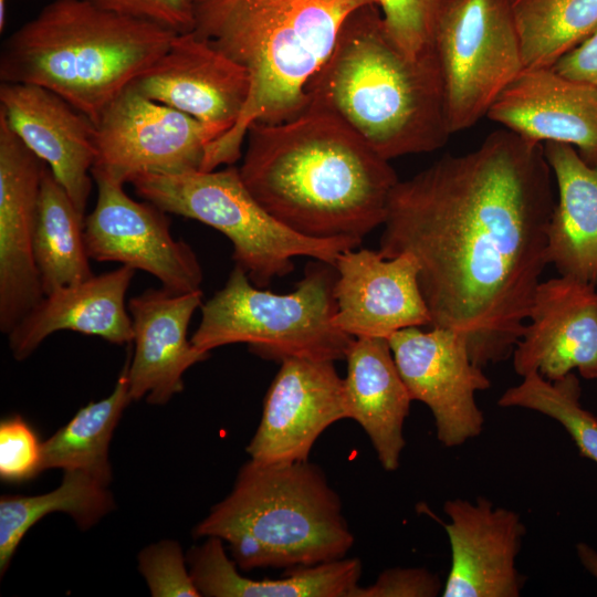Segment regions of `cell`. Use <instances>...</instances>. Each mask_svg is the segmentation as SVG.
I'll return each mask as SVG.
<instances>
[{"mask_svg": "<svg viewBox=\"0 0 597 597\" xmlns=\"http://www.w3.org/2000/svg\"><path fill=\"white\" fill-rule=\"evenodd\" d=\"M543 146L558 193L547 230L548 262L559 275L596 285L597 164L585 161L570 145Z\"/></svg>", "mask_w": 597, "mask_h": 597, "instance_id": "24", "label": "cell"}, {"mask_svg": "<svg viewBox=\"0 0 597 597\" xmlns=\"http://www.w3.org/2000/svg\"><path fill=\"white\" fill-rule=\"evenodd\" d=\"M334 265L315 260L295 289L276 294L255 286L234 264L224 286L201 305L190 341L200 350L243 343L270 360L345 358L354 337L334 325L337 312Z\"/></svg>", "mask_w": 597, "mask_h": 597, "instance_id": "7", "label": "cell"}, {"mask_svg": "<svg viewBox=\"0 0 597 597\" xmlns=\"http://www.w3.org/2000/svg\"><path fill=\"white\" fill-rule=\"evenodd\" d=\"M524 69L552 67L597 30V0H512Z\"/></svg>", "mask_w": 597, "mask_h": 597, "instance_id": "29", "label": "cell"}, {"mask_svg": "<svg viewBox=\"0 0 597 597\" xmlns=\"http://www.w3.org/2000/svg\"><path fill=\"white\" fill-rule=\"evenodd\" d=\"M42 443L20 416L6 418L0 423V476L4 481L21 482L41 471Z\"/></svg>", "mask_w": 597, "mask_h": 597, "instance_id": "33", "label": "cell"}, {"mask_svg": "<svg viewBox=\"0 0 597 597\" xmlns=\"http://www.w3.org/2000/svg\"><path fill=\"white\" fill-rule=\"evenodd\" d=\"M486 116L524 138L570 145L585 161L597 164V86L553 67L524 69Z\"/></svg>", "mask_w": 597, "mask_h": 597, "instance_id": "21", "label": "cell"}, {"mask_svg": "<svg viewBox=\"0 0 597 597\" xmlns=\"http://www.w3.org/2000/svg\"><path fill=\"white\" fill-rule=\"evenodd\" d=\"M240 176L279 221L316 239H359L383 226L399 181L379 156L335 116L306 107L247 132Z\"/></svg>", "mask_w": 597, "mask_h": 597, "instance_id": "2", "label": "cell"}, {"mask_svg": "<svg viewBox=\"0 0 597 597\" xmlns=\"http://www.w3.org/2000/svg\"><path fill=\"white\" fill-rule=\"evenodd\" d=\"M130 184L136 195L166 213L200 221L232 243L233 261L258 287L294 270L293 259L310 256L335 266L359 239H316L279 221L251 195L239 167L180 174H143Z\"/></svg>", "mask_w": 597, "mask_h": 597, "instance_id": "8", "label": "cell"}, {"mask_svg": "<svg viewBox=\"0 0 597 597\" xmlns=\"http://www.w3.org/2000/svg\"><path fill=\"white\" fill-rule=\"evenodd\" d=\"M118 14L142 19L176 33L195 29L193 0H87Z\"/></svg>", "mask_w": 597, "mask_h": 597, "instance_id": "34", "label": "cell"}, {"mask_svg": "<svg viewBox=\"0 0 597 597\" xmlns=\"http://www.w3.org/2000/svg\"><path fill=\"white\" fill-rule=\"evenodd\" d=\"M434 50L450 132L468 129L524 70L512 0H451Z\"/></svg>", "mask_w": 597, "mask_h": 597, "instance_id": "9", "label": "cell"}, {"mask_svg": "<svg viewBox=\"0 0 597 597\" xmlns=\"http://www.w3.org/2000/svg\"><path fill=\"white\" fill-rule=\"evenodd\" d=\"M335 269L334 325L346 334L388 338L406 327L431 325L411 254L385 258L379 251L354 248L338 255Z\"/></svg>", "mask_w": 597, "mask_h": 597, "instance_id": "17", "label": "cell"}, {"mask_svg": "<svg viewBox=\"0 0 597 597\" xmlns=\"http://www.w3.org/2000/svg\"><path fill=\"white\" fill-rule=\"evenodd\" d=\"M130 86L196 118L219 139L243 112L250 76L243 66L190 31L177 33L166 52Z\"/></svg>", "mask_w": 597, "mask_h": 597, "instance_id": "15", "label": "cell"}, {"mask_svg": "<svg viewBox=\"0 0 597 597\" xmlns=\"http://www.w3.org/2000/svg\"><path fill=\"white\" fill-rule=\"evenodd\" d=\"M193 32L243 66L250 94L235 125L206 151L201 171L233 165L253 123L277 124L307 105L305 87L347 18L375 0H193Z\"/></svg>", "mask_w": 597, "mask_h": 597, "instance_id": "3", "label": "cell"}, {"mask_svg": "<svg viewBox=\"0 0 597 597\" xmlns=\"http://www.w3.org/2000/svg\"><path fill=\"white\" fill-rule=\"evenodd\" d=\"M186 562L187 558L175 541H160L144 548L138 556V568L151 596L200 597Z\"/></svg>", "mask_w": 597, "mask_h": 597, "instance_id": "32", "label": "cell"}, {"mask_svg": "<svg viewBox=\"0 0 597 597\" xmlns=\"http://www.w3.org/2000/svg\"><path fill=\"white\" fill-rule=\"evenodd\" d=\"M130 401L125 363L111 395L82 407L65 426L42 442L41 471H84L108 484L112 479L109 443Z\"/></svg>", "mask_w": 597, "mask_h": 597, "instance_id": "28", "label": "cell"}, {"mask_svg": "<svg viewBox=\"0 0 597 597\" xmlns=\"http://www.w3.org/2000/svg\"><path fill=\"white\" fill-rule=\"evenodd\" d=\"M524 332L513 352L517 375L556 380L577 369L597 379V291L559 275L538 284Z\"/></svg>", "mask_w": 597, "mask_h": 597, "instance_id": "16", "label": "cell"}, {"mask_svg": "<svg viewBox=\"0 0 597 597\" xmlns=\"http://www.w3.org/2000/svg\"><path fill=\"white\" fill-rule=\"evenodd\" d=\"M576 553L582 566L597 580V551L579 542L576 544Z\"/></svg>", "mask_w": 597, "mask_h": 597, "instance_id": "37", "label": "cell"}, {"mask_svg": "<svg viewBox=\"0 0 597 597\" xmlns=\"http://www.w3.org/2000/svg\"><path fill=\"white\" fill-rule=\"evenodd\" d=\"M135 271L121 265L44 295L8 334L13 357L25 359L48 336L63 329L98 336L116 345L133 343L125 297Z\"/></svg>", "mask_w": 597, "mask_h": 597, "instance_id": "22", "label": "cell"}, {"mask_svg": "<svg viewBox=\"0 0 597 597\" xmlns=\"http://www.w3.org/2000/svg\"><path fill=\"white\" fill-rule=\"evenodd\" d=\"M554 205L543 144L498 129L396 184L378 251L417 260L431 326L461 333L483 368L510 358L524 332Z\"/></svg>", "mask_w": 597, "mask_h": 597, "instance_id": "1", "label": "cell"}, {"mask_svg": "<svg viewBox=\"0 0 597 597\" xmlns=\"http://www.w3.org/2000/svg\"><path fill=\"white\" fill-rule=\"evenodd\" d=\"M0 112L48 165L85 220L96 158L94 122L60 95L33 84L1 82Z\"/></svg>", "mask_w": 597, "mask_h": 597, "instance_id": "19", "label": "cell"}, {"mask_svg": "<svg viewBox=\"0 0 597 597\" xmlns=\"http://www.w3.org/2000/svg\"><path fill=\"white\" fill-rule=\"evenodd\" d=\"M107 483L84 471H64L60 486L39 495H2L0 499V573L7 570L25 533L53 512L70 514L86 530L108 513L113 496Z\"/></svg>", "mask_w": 597, "mask_h": 597, "instance_id": "27", "label": "cell"}, {"mask_svg": "<svg viewBox=\"0 0 597 597\" xmlns=\"http://www.w3.org/2000/svg\"><path fill=\"white\" fill-rule=\"evenodd\" d=\"M582 389L574 373L548 380L537 373L506 389L500 407H519L541 412L558 421L575 442L579 454L597 463V417L580 405Z\"/></svg>", "mask_w": 597, "mask_h": 597, "instance_id": "30", "label": "cell"}, {"mask_svg": "<svg viewBox=\"0 0 597 597\" xmlns=\"http://www.w3.org/2000/svg\"><path fill=\"white\" fill-rule=\"evenodd\" d=\"M46 167L0 112V329L6 335L44 297L34 232Z\"/></svg>", "mask_w": 597, "mask_h": 597, "instance_id": "13", "label": "cell"}, {"mask_svg": "<svg viewBox=\"0 0 597 597\" xmlns=\"http://www.w3.org/2000/svg\"><path fill=\"white\" fill-rule=\"evenodd\" d=\"M305 94L306 107L335 116L387 160L433 151L451 135L437 54L408 56L376 3L347 18Z\"/></svg>", "mask_w": 597, "mask_h": 597, "instance_id": "4", "label": "cell"}, {"mask_svg": "<svg viewBox=\"0 0 597 597\" xmlns=\"http://www.w3.org/2000/svg\"><path fill=\"white\" fill-rule=\"evenodd\" d=\"M216 139L217 134L196 118L129 85L96 123L92 170L122 184L143 174L201 170Z\"/></svg>", "mask_w": 597, "mask_h": 597, "instance_id": "10", "label": "cell"}, {"mask_svg": "<svg viewBox=\"0 0 597 597\" xmlns=\"http://www.w3.org/2000/svg\"><path fill=\"white\" fill-rule=\"evenodd\" d=\"M176 34L87 0H53L4 40L0 81L50 90L96 125Z\"/></svg>", "mask_w": 597, "mask_h": 597, "instance_id": "5", "label": "cell"}, {"mask_svg": "<svg viewBox=\"0 0 597 597\" xmlns=\"http://www.w3.org/2000/svg\"><path fill=\"white\" fill-rule=\"evenodd\" d=\"M197 537H218L243 570L295 568L346 557L354 535L337 492L307 461L261 463L250 459L231 492L196 526Z\"/></svg>", "mask_w": 597, "mask_h": 597, "instance_id": "6", "label": "cell"}, {"mask_svg": "<svg viewBox=\"0 0 597 597\" xmlns=\"http://www.w3.org/2000/svg\"><path fill=\"white\" fill-rule=\"evenodd\" d=\"M345 418L344 379L334 362L286 358L265 395L247 453L261 463L307 461L318 437Z\"/></svg>", "mask_w": 597, "mask_h": 597, "instance_id": "14", "label": "cell"}, {"mask_svg": "<svg viewBox=\"0 0 597 597\" xmlns=\"http://www.w3.org/2000/svg\"><path fill=\"white\" fill-rule=\"evenodd\" d=\"M202 291L174 293L147 289L130 297L134 353L127 379L133 400L165 405L184 389V374L209 357L187 338L190 320L202 305Z\"/></svg>", "mask_w": 597, "mask_h": 597, "instance_id": "20", "label": "cell"}, {"mask_svg": "<svg viewBox=\"0 0 597 597\" xmlns=\"http://www.w3.org/2000/svg\"><path fill=\"white\" fill-rule=\"evenodd\" d=\"M387 339L411 399L430 409L440 443L457 447L479 436L484 416L475 392L491 383L473 363L464 336L447 327L412 326Z\"/></svg>", "mask_w": 597, "mask_h": 597, "instance_id": "12", "label": "cell"}, {"mask_svg": "<svg viewBox=\"0 0 597 597\" xmlns=\"http://www.w3.org/2000/svg\"><path fill=\"white\" fill-rule=\"evenodd\" d=\"M443 524L451 548V567L443 597H517L524 577L516 557L526 533L515 511L479 496L446 501Z\"/></svg>", "mask_w": 597, "mask_h": 597, "instance_id": "18", "label": "cell"}, {"mask_svg": "<svg viewBox=\"0 0 597 597\" xmlns=\"http://www.w3.org/2000/svg\"><path fill=\"white\" fill-rule=\"evenodd\" d=\"M443 586L437 574L423 567L384 570L369 586H357L353 597H436Z\"/></svg>", "mask_w": 597, "mask_h": 597, "instance_id": "35", "label": "cell"}, {"mask_svg": "<svg viewBox=\"0 0 597 597\" xmlns=\"http://www.w3.org/2000/svg\"><path fill=\"white\" fill-rule=\"evenodd\" d=\"M552 67L569 80L597 86V30Z\"/></svg>", "mask_w": 597, "mask_h": 597, "instance_id": "36", "label": "cell"}, {"mask_svg": "<svg viewBox=\"0 0 597 597\" xmlns=\"http://www.w3.org/2000/svg\"><path fill=\"white\" fill-rule=\"evenodd\" d=\"M92 177L97 200L84 221L90 259L143 270L174 293L201 290V264L187 242L172 237L166 212L146 200H134L124 184L103 172L92 170Z\"/></svg>", "mask_w": 597, "mask_h": 597, "instance_id": "11", "label": "cell"}, {"mask_svg": "<svg viewBox=\"0 0 597 597\" xmlns=\"http://www.w3.org/2000/svg\"><path fill=\"white\" fill-rule=\"evenodd\" d=\"M193 546L187 555L192 579L207 597H353L362 576L357 557H343L287 569L280 578L252 579L238 572L218 537Z\"/></svg>", "mask_w": 597, "mask_h": 597, "instance_id": "25", "label": "cell"}, {"mask_svg": "<svg viewBox=\"0 0 597 597\" xmlns=\"http://www.w3.org/2000/svg\"><path fill=\"white\" fill-rule=\"evenodd\" d=\"M7 21V0H0V31L2 32Z\"/></svg>", "mask_w": 597, "mask_h": 597, "instance_id": "38", "label": "cell"}, {"mask_svg": "<svg viewBox=\"0 0 597 597\" xmlns=\"http://www.w3.org/2000/svg\"><path fill=\"white\" fill-rule=\"evenodd\" d=\"M345 359L344 400L347 418L362 426L381 467L386 471H396L406 446L404 425L412 399L399 374L388 339L354 337Z\"/></svg>", "mask_w": 597, "mask_h": 597, "instance_id": "23", "label": "cell"}, {"mask_svg": "<svg viewBox=\"0 0 597 597\" xmlns=\"http://www.w3.org/2000/svg\"><path fill=\"white\" fill-rule=\"evenodd\" d=\"M84 221L46 167L34 232V256L44 295L94 275L84 241Z\"/></svg>", "mask_w": 597, "mask_h": 597, "instance_id": "26", "label": "cell"}, {"mask_svg": "<svg viewBox=\"0 0 597 597\" xmlns=\"http://www.w3.org/2000/svg\"><path fill=\"white\" fill-rule=\"evenodd\" d=\"M387 32L410 57L436 54L434 39L451 0H375Z\"/></svg>", "mask_w": 597, "mask_h": 597, "instance_id": "31", "label": "cell"}]
</instances>
